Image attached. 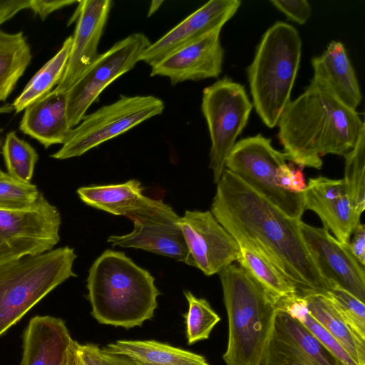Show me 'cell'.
<instances>
[{
    "instance_id": "obj_1",
    "label": "cell",
    "mask_w": 365,
    "mask_h": 365,
    "mask_svg": "<svg viewBox=\"0 0 365 365\" xmlns=\"http://www.w3.org/2000/svg\"><path fill=\"white\" fill-rule=\"evenodd\" d=\"M210 211L238 244L251 247L269 261L297 294H326L332 287L304 243L302 219L287 217L227 169L217 184Z\"/></svg>"
},
{
    "instance_id": "obj_2",
    "label": "cell",
    "mask_w": 365,
    "mask_h": 365,
    "mask_svg": "<svg viewBox=\"0 0 365 365\" xmlns=\"http://www.w3.org/2000/svg\"><path fill=\"white\" fill-rule=\"evenodd\" d=\"M278 138L289 163L319 170L328 154L344 156L365 127L359 113L312 78L291 101L277 123Z\"/></svg>"
},
{
    "instance_id": "obj_3",
    "label": "cell",
    "mask_w": 365,
    "mask_h": 365,
    "mask_svg": "<svg viewBox=\"0 0 365 365\" xmlns=\"http://www.w3.org/2000/svg\"><path fill=\"white\" fill-rule=\"evenodd\" d=\"M86 282L91 314L98 323L130 329L153 317L160 294L155 278L124 252L104 251Z\"/></svg>"
},
{
    "instance_id": "obj_4",
    "label": "cell",
    "mask_w": 365,
    "mask_h": 365,
    "mask_svg": "<svg viewBox=\"0 0 365 365\" xmlns=\"http://www.w3.org/2000/svg\"><path fill=\"white\" fill-rule=\"evenodd\" d=\"M228 319L226 365H259L269 337L279 298L240 265L220 273Z\"/></svg>"
},
{
    "instance_id": "obj_5",
    "label": "cell",
    "mask_w": 365,
    "mask_h": 365,
    "mask_svg": "<svg viewBox=\"0 0 365 365\" xmlns=\"http://www.w3.org/2000/svg\"><path fill=\"white\" fill-rule=\"evenodd\" d=\"M302 55V39L291 24L277 21L263 34L247 68L252 105L266 126L277 125L291 101Z\"/></svg>"
},
{
    "instance_id": "obj_6",
    "label": "cell",
    "mask_w": 365,
    "mask_h": 365,
    "mask_svg": "<svg viewBox=\"0 0 365 365\" xmlns=\"http://www.w3.org/2000/svg\"><path fill=\"white\" fill-rule=\"evenodd\" d=\"M77 255L68 246L0 265V336L72 277Z\"/></svg>"
},
{
    "instance_id": "obj_7",
    "label": "cell",
    "mask_w": 365,
    "mask_h": 365,
    "mask_svg": "<svg viewBox=\"0 0 365 365\" xmlns=\"http://www.w3.org/2000/svg\"><path fill=\"white\" fill-rule=\"evenodd\" d=\"M164 107L163 101L154 96H121L116 101L86 115L71 129L62 147L51 157L65 160L81 156L160 115Z\"/></svg>"
},
{
    "instance_id": "obj_8",
    "label": "cell",
    "mask_w": 365,
    "mask_h": 365,
    "mask_svg": "<svg viewBox=\"0 0 365 365\" xmlns=\"http://www.w3.org/2000/svg\"><path fill=\"white\" fill-rule=\"evenodd\" d=\"M252 108L245 87L227 76L202 91L201 110L211 140L209 167L215 184L226 169V160L246 127Z\"/></svg>"
},
{
    "instance_id": "obj_9",
    "label": "cell",
    "mask_w": 365,
    "mask_h": 365,
    "mask_svg": "<svg viewBox=\"0 0 365 365\" xmlns=\"http://www.w3.org/2000/svg\"><path fill=\"white\" fill-rule=\"evenodd\" d=\"M288 160L274 148L271 139L262 134L235 143L225 162V168L272 203L287 217L301 220L305 211L304 195L282 190L275 184L277 169Z\"/></svg>"
},
{
    "instance_id": "obj_10",
    "label": "cell",
    "mask_w": 365,
    "mask_h": 365,
    "mask_svg": "<svg viewBox=\"0 0 365 365\" xmlns=\"http://www.w3.org/2000/svg\"><path fill=\"white\" fill-rule=\"evenodd\" d=\"M61 217L41 193L24 210H0V265L51 250L60 240Z\"/></svg>"
},
{
    "instance_id": "obj_11",
    "label": "cell",
    "mask_w": 365,
    "mask_h": 365,
    "mask_svg": "<svg viewBox=\"0 0 365 365\" xmlns=\"http://www.w3.org/2000/svg\"><path fill=\"white\" fill-rule=\"evenodd\" d=\"M150 43L143 33H134L99 54L67 93V117L71 128L81 121L106 88L140 61Z\"/></svg>"
},
{
    "instance_id": "obj_12",
    "label": "cell",
    "mask_w": 365,
    "mask_h": 365,
    "mask_svg": "<svg viewBox=\"0 0 365 365\" xmlns=\"http://www.w3.org/2000/svg\"><path fill=\"white\" fill-rule=\"evenodd\" d=\"M133 230L123 235H111L113 247L142 249L195 267L182 230L180 216L161 200L148 197L140 207L126 215Z\"/></svg>"
},
{
    "instance_id": "obj_13",
    "label": "cell",
    "mask_w": 365,
    "mask_h": 365,
    "mask_svg": "<svg viewBox=\"0 0 365 365\" xmlns=\"http://www.w3.org/2000/svg\"><path fill=\"white\" fill-rule=\"evenodd\" d=\"M179 225L195 267L206 276L237 261L240 247L211 211L186 210Z\"/></svg>"
},
{
    "instance_id": "obj_14",
    "label": "cell",
    "mask_w": 365,
    "mask_h": 365,
    "mask_svg": "<svg viewBox=\"0 0 365 365\" xmlns=\"http://www.w3.org/2000/svg\"><path fill=\"white\" fill-rule=\"evenodd\" d=\"M259 365H344L295 317L278 306Z\"/></svg>"
},
{
    "instance_id": "obj_15",
    "label": "cell",
    "mask_w": 365,
    "mask_h": 365,
    "mask_svg": "<svg viewBox=\"0 0 365 365\" xmlns=\"http://www.w3.org/2000/svg\"><path fill=\"white\" fill-rule=\"evenodd\" d=\"M304 243L322 276L365 302V272L352 255L349 243H342L325 227L300 221Z\"/></svg>"
},
{
    "instance_id": "obj_16",
    "label": "cell",
    "mask_w": 365,
    "mask_h": 365,
    "mask_svg": "<svg viewBox=\"0 0 365 365\" xmlns=\"http://www.w3.org/2000/svg\"><path fill=\"white\" fill-rule=\"evenodd\" d=\"M68 59L56 91L68 93L100 53L98 46L112 7L110 0L78 1Z\"/></svg>"
},
{
    "instance_id": "obj_17",
    "label": "cell",
    "mask_w": 365,
    "mask_h": 365,
    "mask_svg": "<svg viewBox=\"0 0 365 365\" xmlns=\"http://www.w3.org/2000/svg\"><path fill=\"white\" fill-rule=\"evenodd\" d=\"M221 29H215L170 53L151 66L150 76L167 77L172 85L218 77L224 58Z\"/></svg>"
},
{
    "instance_id": "obj_18",
    "label": "cell",
    "mask_w": 365,
    "mask_h": 365,
    "mask_svg": "<svg viewBox=\"0 0 365 365\" xmlns=\"http://www.w3.org/2000/svg\"><path fill=\"white\" fill-rule=\"evenodd\" d=\"M239 0H211L185 17L145 50L140 61L150 66L178 48L222 26L236 14Z\"/></svg>"
},
{
    "instance_id": "obj_19",
    "label": "cell",
    "mask_w": 365,
    "mask_h": 365,
    "mask_svg": "<svg viewBox=\"0 0 365 365\" xmlns=\"http://www.w3.org/2000/svg\"><path fill=\"white\" fill-rule=\"evenodd\" d=\"M304 208L314 212L324 227L342 243H349L360 222L346 192L342 179L318 176L309 179L303 192Z\"/></svg>"
},
{
    "instance_id": "obj_20",
    "label": "cell",
    "mask_w": 365,
    "mask_h": 365,
    "mask_svg": "<svg viewBox=\"0 0 365 365\" xmlns=\"http://www.w3.org/2000/svg\"><path fill=\"white\" fill-rule=\"evenodd\" d=\"M73 340L61 318L35 316L24 332L20 365H66Z\"/></svg>"
},
{
    "instance_id": "obj_21",
    "label": "cell",
    "mask_w": 365,
    "mask_h": 365,
    "mask_svg": "<svg viewBox=\"0 0 365 365\" xmlns=\"http://www.w3.org/2000/svg\"><path fill=\"white\" fill-rule=\"evenodd\" d=\"M66 108L67 93L53 89L24 110L19 129L45 148L63 145L71 129Z\"/></svg>"
},
{
    "instance_id": "obj_22",
    "label": "cell",
    "mask_w": 365,
    "mask_h": 365,
    "mask_svg": "<svg viewBox=\"0 0 365 365\" xmlns=\"http://www.w3.org/2000/svg\"><path fill=\"white\" fill-rule=\"evenodd\" d=\"M312 78L324 84L342 103L356 110L362 95L355 71L344 44L331 41L312 59Z\"/></svg>"
},
{
    "instance_id": "obj_23",
    "label": "cell",
    "mask_w": 365,
    "mask_h": 365,
    "mask_svg": "<svg viewBox=\"0 0 365 365\" xmlns=\"http://www.w3.org/2000/svg\"><path fill=\"white\" fill-rule=\"evenodd\" d=\"M103 349L135 365H210L202 355L155 340H118Z\"/></svg>"
},
{
    "instance_id": "obj_24",
    "label": "cell",
    "mask_w": 365,
    "mask_h": 365,
    "mask_svg": "<svg viewBox=\"0 0 365 365\" xmlns=\"http://www.w3.org/2000/svg\"><path fill=\"white\" fill-rule=\"evenodd\" d=\"M140 181L131 179L123 183L81 187L80 199L86 205L114 215H126L148 199Z\"/></svg>"
},
{
    "instance_id": "obj_25",
    "label": "cell",
    "mask_w": 365,
    "mask_h": 365,
    "mask_svg": "<svg viewBox=\"0 0 365 365\" xmlns=\"http://www.w3.org/2000/svg\"><path fill=\"white\" fill-rule=\"evenodd\" d=\"M309 314L345 349L358 365H365V340L344 322L326 294L303 297Z\"/></svg>"
},
{
    "instance_id": "obj_26",
    "label": "cell",
    "mask_w": 365,
    "mask_h": 365,
    "mask_svg": "<svg viewBox=\"0 0 365 365\" xmlns=\"http://www.w3.org/2000/svg\"><path fill=\"white\" fill-rule=\"evenodd\" d=\"M31 60V48L23 33L0 29V101L11 93Z\"/></svg>"
},
{
    "instance_id": "obj_27",
    "label": "cell",
    "mask_w": 365,
    "mask_h": 365,
    "mask_svg": "<svg viewBox=\"0 0 365 365\" xmlns=\"http://www.w3.org/2000/svg\"><path fill=\"white\" fill-rule=\"evenodd\" d=\"M71 42L72 36H70L65 39L58 51L27 83L12 103L16 113L50 93L59 83L66 67Z\"/></svg>"
},
{
    "instance_id": "obj_28",
    "label": "cell",
    "mask_w": 365,
    "mask_h": 365,
    "mask_svg": "<svg viewBox=\"0 0 365 365\" xmlns=\"http://www.w3.org/2000/svg\"><path fill=\"white\" fill-rule=\"evenodd\" d=\"M238 245L237 262L269 292L279 299L297 293L295 287L264 257L247 245Z\"/></svg>"
},
{
    "instance_id": "obj_29",
    "label": "cell",
    "mask_w": 365,
    "mask_h": 365,
    "mask_svg": "<svg viewBox=\"0 0 365 365\" xmlns=\"http://www.w3.org/2000/svg\"><path fill=\"white\" fill-rule=\"evenodd\" d=\"M342 179L356 214L361 217L365 208V127L353 148L344 156Z\"/></svg>"
},
{
    "instance_id": "obj_30",
    "label": "cell",
    "mask_w": 365,
    "mask_h": 365,
    "mask_svg": "<svg viewBox=\"0 0 365 365\" xmlns=\"http://www.w3.org/2000/svg\"><path fill=\"white\" fill-rule=\"evenodd\" d=\"M278 306L295 317L344 365H358L339 342L309 314L303 297L294 293L280 298Z\"/></svg>"
},
{
    "instance_id": "obj_31",
    "label": "cell",
    "mask_w": 365,
    "mask_h": 365,
    "mask_svg": "<svg viewBox=\"0 0 365 365\" xmlns=\"http://www.w3.org/2000/svg\"><path fill=\"white\" fill-rule=\"evenodd\" d=\"M2 155L7 173L14 179L31 182L38 160L35 148L18 137L16 132H9L2 145Z\"/></svg>"
},
{
    "instance_id": "obj_32",
    "label": "cell",
    "mask_w": 365,
    "mask_h": 365,
    "mask_svg": "<svg viewBox=\"0 0 365 365\" xmlns=\"http://www.w3.org/2000/svg\"><path fill=\"white\" fill-rule=\"evenodd\" d=\"M184 294L188 302V311L184 314L186 336L187 344L191 345L207 339L220 317L205 299L197 298L190 291H185Z\"/></svg>"
},
{
    "instance_id": "obj_33",
    "label": "cell",
    "mask_w": 365,
    "mask_h": 365,
    "mask_svg": "<svg viewBox=\"0 0 365 365\" xmlns=\"http://www.w3.org/2000/svg\"><path fill=\"white\" fill-rule=\"evenodd\" d=\"M36 185L24 182L0 171V210H24L34 207L41 195Z\"/></svg>"
},
{
    "instance_id": "obj_34",
    "label": "cell",
    "mask_w": 365,
    "mask_h": 365,
    "mask_svg": "<svg viewBox=\"0 0 365 365\" xmlns=\"http://www.w3.org/2000/svg\"><path fill=\"white\" fill-rule=\"evenodd\" d=\"M348 326L365 340V304L347 290L334 284L326 293Z\"/></svg>"
},
{
    "instance_id": "obj_35",
    "label": "cell",
    "mask_w": 365,
    "mask_h": 365,
    "mask_svg": "<svg viewBox=\"0 0 365 365\" xmlns=\"http://www.w3.org/2000/svg\"><path fill=\"white\" fill-rule=\"evenodd\" d=\"M302 168H296L292 163L281 165L276 171L275 184L283 191L302 194L307 188Z\"/></svg>"
},
{
    "instance_id": "obj_36",
    "label": "cell",
    "mask_w": 365,
    "mask_h": 365,
    "mask_svg": "<svg viewBox=\"0 0 365 365\" xmlns=\"http://www.w3.org/2000/svg\"><path fill=\"white\" fill-rule=\"evenodd\" d=\"M275 8L299 24H305L311 16L312 8L306 0H271Z\"/></svg>"
},
{
    "instance_id": "obj_37",
    "label": "cell",
    "mask_w": 365,
    "mask_h": 365,
    "mask_svg": "<svg viewBox=\"0 0 365 365\" xmlns=\"http://www.w3.org/2000/svg\"><path fill=\"white\" fill-rule=\"evenodd\" d=\"M78 1L75 0H31L29 9L44 20L55 11L78 3Z\"/></svg>"
},
{
    "instance_id": "obj_38",
    "label": "cell",
    "mask_w": 365,
    "mask_h": 365,
    "mask_svg": "<svg viewBox=\"0 0 365 365\" xmlns=\"http://www.w3.org/2000/svg\"><path fill=\"white\" fill-rule=\"evenodd\" d=\"M352 240L349 241L350 250L356 260L363 266L365 265V226L359 222L355 227Z\"/></svg>"
},
{
    "instance_id": "obj_39",
    "label": "cell",
    "mask_w": 365,
    "mask_h": 365,
    "mask_svg": "<svg viewBox=\"0 0 365 365\" xmlns=\"http://www.w3.org/2000/svg\"><path fill=\"white\" fill-rule=\"evenodd\" d=\"M31 0H0V25L18 12L29 9Z\"/></svg>"
},
{
    "instance_id": "obj_40",
    "label": "cell",
    "mask_w": 365,
    "mask_h": 365,
    "mask_svg": "<svg viewBox=\"0 0 365 365\" xmlns=\"http://www.w3.org/2000/svg\"><path fill=\"white\" fill-rule=\"evenodd\" d=\"M78 351L85 365H104L98 346L93 344H79Z\"/></svg>"
},
{
    "instance_id": "obj_41",
    "label": "cell",
    "mask_w": 365,
    "mask_h": 365,
    "mask_svg": "<svg viewBox=\"0 0 365 365\" xmlns=\"http://www.w3.org/2000/svg\"><path fill=\"white\" fill-rule=\"evenodd\" d=\"M101 356L104 365H135L125 356L113 354L101 349Z\"/></svg>"
},
{
    "instance_id": "obj_42",
    "label": "cell",
    "mask_w": 365,
    "mask_h": 365,
    "mask_svg": "<svg viewBox=\"0 0 365 365\" xmlns=\"http://www.w3.org/2000/svg\"><path fill=\"white\" fill-rule=\"evenodd\" d=\"M79 343L73 340L68 352L66 365H85L78 351Z\"/></svg>"
},
{
    "instance_id": "obj_43",
    "label": "cell",
    "mask_w": 365,
    "mask_h": 365,
    "mask_svg": "<svg viewBox=\"0 0 365 365\" xmlns=\"http://www.w3.org/2000/svg\"><path fill=\"white\" fill-rule=\"evenodd\" d=\"M163 3V1L154 0L152 1L150 6L148 9V16L153 15Z\"/></svg>"
},
{
    "instance_id": "obj_44",
    "label": "cell",
    "mask_w": 365,
    "mask_h": 365,
    "mask_svg": "<svg viewBox=\"0 0 365 365\" xmlns=\"http://www.w3.org/2000/svg\"><path fill=\"white\" fill-rule=\"evenodd\" d=\"M14 110L12 104H6L0 107V113H10Z\"/></svg>"
},
{
    "instance_id": "obj_45",
    "label": "cell",
    "mask_w": 365,
    "mask_h": 365,
    "mask_svg": "<svg viewBox=\"0 0 365 365\" xmlns=\"http://www.w3.org/2000/svg\"><path fill=\"white\" fill-rule=\"evenodd\" d=\"M0 146H1V142H0ZM1 170L0 169V171H1Z\"/></svg>"
}]
</instances>
